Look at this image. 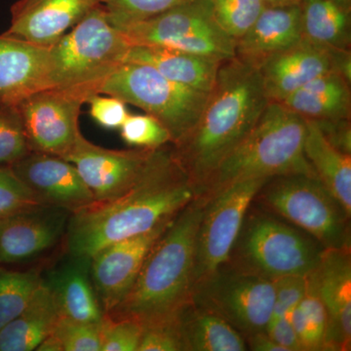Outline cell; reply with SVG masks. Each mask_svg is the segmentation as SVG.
I'll return each instance as SVG.
<instances>
[{
    "label": "cell",
    "instance_id": "1",
    "mask_svg": "<svg viewBox=\"0 0 351 351\" xmlns=\"http://www.w3.org/2000/svg\"><path fill=\"white\" fill-rule=\"evenodd\" d=\"M196 197L195 184L176 158L172 144L163 145L152 151L138 181L125 193L94 200L71 214L66 251L91 258L108 245L171 221Z\"/></svg>",
    "mask_w": 351,
    "mask_h": 351
},
{
    "label": "cell",
    "instance_id": "16",
    "mask_svg": "<svg viewBox=\"0 0 351 351\" xmlns=\"http://www.w3.org/2000/svg\"><path fill=\"white\" fill-rule=\"evenodd\" d=\"M307 277L326 309L328 323L324 350H350V247L324 248L319 262Z\"/></svg>",
    "mask_w": 351,
    "mask_h": 351
},
{
    "label": "cell",
    "instance_id": "35",
    "mask_svg": "<svg viewBox=\"0 0 351 351\" xmlns=\"http://www.w3.org/2000/svg\"><path fill=\"white\" fill-rule=\"evenodd\" d=\"M120 136L130 147L154 149L172 144L169 131L152 115L131 114L121 126Z\"/></svg>",
    "mask_w": 351,
    "mask_h": 351
},
{
    "label": "cell",
    "instance_id": "17",
    "mask_svg": "<svg viewBox=\"0 0 351 351\" xmlns=\"http://www.w3.org/2000/svg\"><path fill=\"white\" fill-rule=\"evenodd\" d=\"M11 169L43 204L73 213L95 200L75 166L64 157L31 152Z\"/></svg>",
    "mask_w": 351,
    "mask_h": 351
},
{
    "label": "cell",
    "instance_id": "21",
    "mask_svg": "<svg viewBox=\"0 0 351 351\" xmlns=\"http://www.w3.org/2000/svg\"><path fill=\"white\" fill-rule=\"evenodd\" d=\"M61 317L101 324V308L91 276V260L69 255V258L43 277Z\"/></svg>",
    "mask_w": 351,
    "mask_h": 351
},
{
    "label": "cell",
    "instance_id": "41",
    "mask_svg": "<svg viewBox=\"0 0 351 351\" xmlns=\"http://www.w3.org/2000/svg\"><path fill=\"white\" fill-rule=\"evenodd\" d=\"M330 144L346 154H351V119L314 121Z\"/></svg>",
    "mask_w": 351,
    "mask_h": 351
},
{
    "label": "cell",
    "instance_id": "15",
    "mask_svg": "<svg viewBox=\"0 0 351 351\" xmlns=\"http://www.w3.org/2000/svg\"><path fill=\"white\" fill-rule=\"evenodd\" d=\"M71 212L38 205L0 219V265L40 257L66 237Z\"/></svg>",
    "mask_w": 351,
    "mask_h": 351
},
{
    "label": "cell",
    "instance_id": "44",
    "mask_svg": "<svg viewBox=\"0 0 351 351\" xmlns=\"http://www.w3.org/2000/svg\"><path fill=\"white\" fill-rule=\"evenodd\" d=\"M265 6L299 5L301 0H262Z\"/></svg>",
    "mask_w": 351,
    "mask_h": 351
},
{
    "label": "cell",
    "instance_id": "32",
    "mask_svg": "<svg viewBox=\"0 0 351 351\" xmlns=\"http://www.w3.org/2000/svg\"><path fill=\"white\" fill-rule=\"evenodd\" d=\"M219 27L233 40H239L265 10L262 0H209Z\"/></svg>",
    "mask_w": 351,
    "mask_h": 351
},
{
    "label": "cell",
    "instance_id": "20",
    "mask_svg": "<svg viewBox=\"0 0 351 351\" xmlns=\"http://www.w3.org/2000/svg\"><path fill=\"white\" fill-rule=\"evenodd\" d=\"M51 87L49 48L0 34V105L17 106Z\"/></svg>",
    "mask_w": 351,
    "mask_h": 351
},
{
    "label": "cell",
    "instance_id": "23",
    "mask_svg": "<svg viewBox=\"0 0 351 351\" xmlns=\"http://www.w3.org/2000/svg\"><path fill=\"white\" fill-rule=\"evenodd\" d=\"M128 62L149 64L172 82L209 93L225 61L163 46L130 45Z\"/></svg>",
    "mask_w": 351,
    "mask_h": 351
},
{
    "label": "cell",
    "instance_id": "43",
    "mask_svg": "<svg viewBox=\"0 0 351 351\" xmlns=\"http://www.w3.org/2000/svg\"><path fill=\"white\" fill-rule=\"evenodd\" d=\"M248 350L254 351H286L276 343L267 332H255L245 338Z\"/></svg>",
    "mask_w": 351,
    "mask_h": 351
},
{
    "label": "cell",
    "instance_id": "31",
    "mask_svg": "<svg viewBox=\"0 0 351 351\" xmlns=\"http://www.w3.org/2000/svg\"><path fill=\"white\" fill-rule=\"evenodd\" d=\"M103 322V321H101ZM101 323L80 322L60 317L38 351H101Z\"/></svg>",
    "mask_w": 351,
    "mask_h": 351
},
{
    "label": "cell",
    "instance_id": "37",
    "mask_svg": "<svg viewBox=\"0 0 351 351\" xmlns=\"http://www.w3.org/2000/svg\"><path fill=\"white\" fill-rule=\"evenodd\" d=\"M143 325L131 318L104 316L101 351H138Z\"/></svg>",
    "mask_w": 351,
    "mask_h": 351
},
{
    "label": "cell",
    "instance_id": "27",
    "mask_svg": "<svg viewBox=\"0 0 351 351\" xmlns=\"http://www.w3.org/2000/svg\"><path fill=\"white\" fill-rule=\"evenodd\" d=\"M184 351L248 350L244 337L216 313L193 301L179 313Z\"/></svg>",
    "mask_w": 351,
    "mask_h": 351
},
{
    "label": "cell",
    "instance_id": "11",
    "mask_svg": "<svg viewBox=\"0 0 351 351\" xmlns=\"http://www.w3.org/2000/svg\"><path fill=\"white\" fill-rule=\"evenodd\" d=\"M267 181L234 182L208 198L196 237L195 286L228 263L249 208Z\"/></svg>",
    "mask_w": 351,
    "mask_h": 351
},
{
    "label": "cell",
    "instance_id": "13",
    "mask_svg": "<svg viewBox=\"0 0 351 351\" xmlns=\"http://www.w3.org/2000/svg\"><path fill=\"white\" fill-rule=\"evenodd\" d=\"M152 151L106 149L82 135L64 158L75 166L95 200L101 201L128 191L138 181Z\"/></svg>",
    "mask_w": 351,
    "mask_h": 351
},
{
    "label": "cell",
    "instance_id": "29",
    "mask_svg": "<svg viewBox=\"0 0 351 351\" xmlns=\"http://www.w3.org/2000/svg\"><path fill=\"white\" fill-rule=\"evenodd\" d=\"M306 294L288 314L302 351L324 350L327 331V313L313 282L306 276Z\"/></svg>",
    "mask_w": 351,
    "mask_h": 351
},
{
    "label": "cell",
    "instance_id": "6",
    "mask_svg": "<svg viewBox=\"0 0 351 351\" xmlns=\"http://www.w3.org/2000/svg\"><path fill=\"white\" fill-rule=\"evenodd\" d=\"M98 93L117 97L154 117L169 131L172 144L195 127L209 95L172 82L149 64L132 62L106 78Z\"/></svg>",
    "mask_w": 351,
    "mask_h": 351
},
{
    "label": "cell",
    "instance_id": "25",
    "mask_svg": "<svg viewBox=\"0 0 351 351\" xmlns=\"http://www.w3.org/2000/svg\"><path fill=\"white\" fill-rule=\"evenodd\" d=\"M306 125L304 156L318 180L350 217L351 154L330 144L315 122L306 120Z\"/></svg>",
    "mask_w": 351,
    "mask_h": 351
},
{
    "label": "cell",
    "instance_id": "38",
    "mask_svg": "<svg viewBox=\"0 0 351 351\" xmlns=\"http://www.w3.org/2000/svg\"><path fill=\"white\" fill-rule=\"evenodd\" d=\"M179 313L167 319L144 325L138 351H184Z\"/></svg>",
    "mask_w": 351,
    "mask_h": 351
},
{
    "label": "cell",
    "instance_id": "28",
    "mask_svg": "<svg viewBox=\"0 0 351 351\" xmlns=\"http://www.w3.org/2000/svg\"><path fill=\"white\" fill-rule=\"evenodd\" d=\"M302 38L329 49L351 50V10L328 0H301Z\"/></svg>",
    "mask_w": 351,
    "mask_h": 351
},
{
    "label": "cell",
    "instance_id": "39",
    "mask_svg": "<svg viewBox=\"0 0 351 351\" xmlns=\"http://www.w3.org/2000/svg\"><path fill=\"white\" fill-rule=\"evenodd\" d=\"M306 276H288L276 279L274 309L270 322L288 315L302 301L306 294Z\"/></svg>",
    "mask_w": 351,
    "mask_h": 351
},
{
    "label": "cell",
    "instance_id": "2",
    "mask_svg": "<svg viewBox=\"0 0 351 351\" xmlns=\"http://www.w3.org/2000/svg\"><path fill=\"white\" fill-rule=\"evenodd\" d=\"M269 103L258 69L237 57L223 62L195 127L172 144L196 193L212 170L248 135Z\"/></svg>",
    "mask_w": 351,
    "mask_h": 351
},
{
    "label": "cell",
    "instance_id": "9",
    "mask_svg": "<svg viewBox=\"0 0 351 351\" xmlns=\"http://www.w3.org/2000/svg\"><path fill=\"white\" fill-rule=\"evenodd\" d=\"M117 29L129 45L163 46L219 61L235 57V41L217 24L209 0H196Z\"/></svg>",
    "mask_w": 351,
    "mask_h": 351
},
{
    "label": "cell",
    "instance_id": "3",
    "mask_svg": "<svg viewBox=\"0 0 351 351\" xmlns=\"http://www.w3.org/2000/svg\"><path fill=\"white\" fill-rule=\"evenodd\" d=\"M207 199L197 196L171 221L147 254L131 290L110 313L151 324L177 315L195 287L196 237Z\"/></svg>",
    "mask_w": 351,
    "mask_h": 351
},
{
    "label": "cell",
    "instance_id": "24",
    "mask_svg": "<svg viewBox=\"0 0 351 351\" xmlns=\"http://www.w3.org/2000/svg\"><path fill=\"white\" fill-rule=\"evenodd\" d=\"M280 104L311 121L351 119V82L336 71H330L314 78Z\"/></svg>",
    "mask_w": 351,
    "mask_h": 351
},
{
    "label": "cell",
    "instance_id": "36",
    "mask_svg": "<svg viewBox=\"0 0 351 351\" xmlns=\"http://www.w3.org/2000/svg\"><path fill=\"white\" fill-rule=\"evenodd\" d=\"M43 204L11 167H0V219Z\"/></svg>",
    "mask_w": 351,
    "mask_h": 351
},
{
    "label": "cell",
    "instance_id": "8",
    "mask_svg": "<svg viewBox=\"0 0 351 351\" xmlns=\"http://www.w3.org/2000/svg\"><path fill=\"white\" fill-rule=\"evenodd\" d=\"M234 248L239 250L235 265L271 280L308 276L324 250L306 233L265 215L245 219Z\"/></svg>",
    "mask_w": 351,
    "mask_h": 351
},
{
    "label": "cell",
    "instance_id": "19",
    "mask_svg": "<svg viewBox=\"0 0 351 351\" xmlns=\"http://www.w3.org/2000/svg\"><path fill=\"white\" fill-rule=\"evenodd\" d=\"M339 49H329L301 39L269 58L258 69L269 101H281L301 89L314 78L336 71Z\"/></svg>",
    "mask_w": 351,
    "mask_h": 351
},
{
    "label": "cell",
    "instance_id": "45",
    "mask_svg": "<svg viewBox=\"0 0 351 351\" xmlns=\"http://www.w3.org/2000/svg\"><path fill=\"white\" fill-rule=\"evenodd\" d=\"M328 1L332 2L341 8H345L346 10H351V0H328Z\"/></svg>",
    "mask_w": 351,
    "mask_h": 351
},
{
    "label": "cell",
    "instance_id": "26",
    "mask_svg": "<svg viewBox=\"0 0 351 351\" xmlns=\"http://www.w3.org/2000/svg\"><path fill=\"white\" fill-rule=\"evenodd\" d=\"M60 317L56 302L43 278L24 311L0 331V351L36 350Z\"/></svg>",
    "mask_w": 351,
    "mask_h": 351
},
{
    "label": "cell",
    "instance_id": "12",
    "mask_svg": "<svg viewBox=\"0 0 351 351\" xmlns=\"http://www.w3.org/2000/svg\"><path fill=\"white\" fill-rule=\"evenodd\" d=\"M97 93L89 86L41 90L17 105L32 152L66 157L82 135V106Z\"/></svg>",
    "mask_w": 351,
    "mask_h": 351
},
{
    "label": "cell",
    "instance_id": "10",
    "mask_svg": "<svg viewBox=\"0 0 351 351\" xmlns=\"http://www.w3.org/2000/svg\"><path fill=\"white\" fill-rule=\"evenodd\" d=\"M191 301L225 319L245 339L267 332L274 309V280L223 265L196 284Z\"/></svg>",
    "mask_w": 351,
    "mask_h": 351
},
{
    "label": "cell",
    "instance_id": "42",
    "mask_svg": "<svg viewBox=\"0 0 351 351\" xmlns=\"http://www.w3.org/2000/svg\"><path fill=\"white\" fill-rule=\"evenodd\" d=\"M267 332L286 351H302L299 339L288 315L271 321L267 326Z\"/></svg>",
    "mask_w": 351,
    "mask_h": 351
},
{
    "label": "cell",
    "instance_id": "14",
    "mask_svg": "<svg viewBox=\"0 0 351 351\" xmlns=\"http://www.w3.org/2000/svg\"><path fill=\"white\" fill-rule=\"evenodd\" d=\"M172 219L143 234L108 245L90 258L92 280L105 314L123 301L147 254Z\"/></svg>",
    "mask_w": 351,
    "mask_h": 351
},
{
    "label": "cell",
    "instance_id": "7",
    "mask_svg": "<svg viewBox=\"0 0 351 351\" xmlns=\"http://www.w3.org/2000/svg\"><path fill=\"white\" fill-rule=\"evenodd\" d=\"M257 196L323 248L350 247V217L316 176L290 174L272 178Z\"/></svg>",
    "mask_w": 351,
    "mask_h": 351
},
{
    "label": "cell",
    "instance_id": "34",
    "mask_svg": "<svg viewBox=\"0 0 351 351\" xmlns=\"http://www.w3.org/2000/svg\"><path fill=\"white\" fill-rule=\"evenodd\" d=\"M31 152L17 106L0 105V167H11Z\"/></svg>",
    "mask_w": 351,
    "mask_h": 351
},
{
    "label": "cell",
    "instance_id": "4",
    "mask_svg": "<svg viewBox=\"0 0 351 351\" xmlns=\"http://www.w3.org/2000/svg\"><path fill=\"white\" fill-rule=\"evenodd\" d=\"M306 120L280 103L269 101L262 117L230 154L207 176L197 196L211 197L246 180L278 176H316L304 152Z\"/></svg>",
    "mask_w": 351,
    "mask_h": 351
},
{
    "label": "cell",
    "instance_id": "22",
    "mask_svg": "<svg viewBox=\"0 0 351 351\" xmlns=\"http://www.w3.org/2000/svg\"><path fill=\"white\" fill-rule=\"evenodd\" d=\"M301 39L299 5L267 6L251 29L235 41V57L258 69Z\"/></svg>",
    "mask_w": 351,
    "mask_h": 351
},
{
    "label": "cell",
    "instance_id": "33",
    "mask_svg": "<svg viewBox=\"0 0 351 351\" xmlns=\"http://www.w3.org/2000/svg\"><path fill=\"white\" fill-rule=\"evenodd\" d=\"M196 0H101L113 27H126Z\"/></svg>",
    "mask_w": 351,
    "mask_h": 351
},
{
    "label": "cell",
    "instance_id": "18",
    "mask_svg": "<svg viewBox=\"0 0 351 351\" xmlns=\"http://www.w3.org/2000/svg\"><path fill=\"white\" fill-rule=\"evenodd\" d=\"M101 4V0H18L3 34L50 48Z\"/></svg>",
    "mask_w": 351,
    "mask_h": 351
},
{
    "label": "cell",
    "instance_id": "5",
    "mask_svg": "<svg viewBox=\"0 0 351 351\" xmlns=\"http://www.w3.org/2000/svg\"><path fill=\"white\" fill-rule=\"evenodd\" d=\"M129 48L101 4L49 48L51 87L89 86L98 93L101 83L125 63Z\"/></svg>",
    "mask_w": 351,
    "mask_h": 351
},
{
    "label": "cell",
    "instance_id": "30",
    "mask_svg": "<svg viewBox=\"0 0 351 351\" xmlns=\"http://www.w3.org/2000/svg\"><path fill=\"white\" fill-rule=\"evenodd\" d=\"M41 282L38 270H13L0 265V331L24 311Z\"/></svg>",
    "mask_w": 351,
    "mask_h": 351
},
{
    "label": "cell",
    "instance_id": "40",
    "mask_svg": "<svg viewBox=\"0 0 351 351\" xmlns=\"http://www.w3.org/2000/svg\"><path fill=\"white\" fill-rule=\"evenodd\" d=\"M90 115L98 125L110 130L121 128L130 115L127 104L117 97L95 94L89 99Z\"/></svg>",
    "mask_w": 351,
    "mask_h": 351
}]
</instances>
